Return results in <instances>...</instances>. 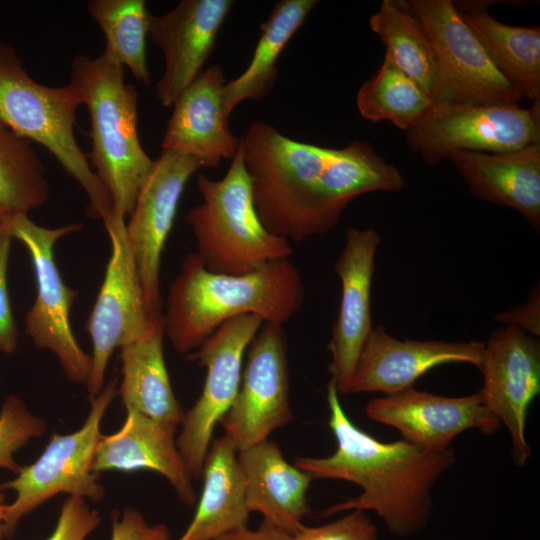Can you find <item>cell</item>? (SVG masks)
Instances as JSON below:
<instances>
[{
	"label": "cell",
	"instance_id": "cell-7",
	"mask_svg": "<svg viewBox=\"0 0 540 540\" xmlns=\"http://www.w3.org/2000/svg\"><path fill=\"white\" fill-rule=\"evenodd\" d=\"M118 386L119 376L113 374L102 390L90 399L88 416L78 430L54 434L32 464L22 467L14 479L0 484V490L15 493L13 502L7 507L6 538L13 536L26 515L59 494L93 501L104 497L105 489L98 481L93 463L103 436L101 422Z\"/></svg>",
	"mask_w": 540,
	"mask_h": 540
},
{
	"label": "cell",
	"instance_id": "cell-20",
	"mask_svg": "<svg viewBox=\"0 0 540 540\" xmlns=\"http://www.w3.org/2000/svg\"><path fill=\"white\" fill-rule=\"evenodd\" d=\"M226 83L222 68L211 65L179 95L167 122L162 150L191 156L207 168L235 156L240 139L229 129L230 113L223 97Z\"/></svg>",
	"mask_w": 540,
	"mask_h": 540
},
{
	"label": "cell",
	"instance_id": "cell-35",
	"mask_svg": "<svg viewBox=\"0 0 540 540\" xmlns=\"http://www.w3.org/2000/svg\"><path fill=\"white\" fill-rule=\"evenodd\" d=\"M12 238L0 230V352L12 354L17 349L18 329L14 320L8 292L7 273Z\"/></svg>",
	"mask_w": 540,
	"mask_h": 540
},
{
	"label": "cell",
	"instance_id": "cell-32",
	"mask_svg": "<svg viewBox=\"0 0 540 540\" xmlns=\"http://www.w3.org/2000/svg\"><path fill=\"white\" fill-rule=\"evenodd\" d=\"M46 427L45 420L29 411L20 397H6L0 407V469L16 475L22 466L15 454L30 440L42 436Z\"/></svg>",
	"mask_w": 540,
	"mask_h": 540
},
{
	"label": "cell",
	"instance_id": "cell-26",
	"mask_svg": "<svg viewBox=\"0 0 540 540\" xmlns=\"http://www.w3.org/2000/svg\"><path fill=\"white\" fill-rule=\"evenodd\" d=\"M498 70L522 98L540 99V28L511 26L488 12L489 2H454Z\"/></svg>",
	"mask_w": 540,
	"mask_h": 540
},
{
	"label": "cell",
	"instance_id": "cell-23",
	"mask_svg": "<svg viewBox=\"0 0 540 540\" xmlns=\"http://www.w3.org/2000/svg\"><path fill=\"white\" fill-rule=\"evenodd\" d=\"M476 197L519 212L540 228V142L507 153L455 151L448 158Z\"/></svg>",
	"mask_w": 540,
	"mask_h": 540
},
{
	"label": "cell",
	"instance_id": "cell-17",
	"mask_svg": "<svg viewBox=\"0 0 540 540\" xmlns=\"http://www.w3.org/2000/svg\"><path fill=\"white\" fill-rule=\"evenodd\" d=\"M366 415L396 429L403 440L430 450L450 448L452 440L468 429L490 435L501 423L477 392L448 397L412 388L368 402Z\"/></svg>",
	"mask_w": 540,
	"mask_h": 540
},
{
	"label": "cell",
	"instance_id": "cell-5",
	"mask_svg": "<svg viewBox=\"0 0 540 540\" xmlns=\"http://www.w3.org/2000/svg\"><path fill=\"white\" fill-rule=\"evenodd\" d=\"M196 185L202 202L187 212L185 221L208 271L240 276L291 257L289 241L270 233L258 217L240 145L223 178L200 174Z\"/></svg>",
	"mask_w": 540,
	"mask_h": 540
},
{
	"label": "cell",
	"instance_id": "cell-28",
	"mask_svg": "<svg viewBox=\"0 0 540 540\" xmlns=\"http://www.w3.org/2000/svg\"><path fill=\"white\" fill-rule=\"evenodd\" d=\"M387 55L429 95L436 80V58L430 38L409 1L384 0L369 19Z\"/></svg>",
	"mask_w": 540,
	"mask_h": 540
},
{
	"label": "cell",
	"instance_id": "cell-29",
	"mask_svg": "<svg viewBox=\"0 0 540 540\" xmlns=\"http://www.w3.org/2000/svg\"><path fill=\"white\" fill-rule=\"evenodd\" d=\"M88 13L101 28L106 44L104 53L144 85L151 84L146 58V38L151 14L144 0H92Z\"/></svg>",
	"mask_w": 540,
	"mask_h": 540
},
{
	"label": "cell",
	"instance_id": "cell-18",
	"mask_svg": "<svg viewBox=\"0 0 540 540\" xmlns=\"http://www.w3.org/2000/svg\"><path fill=\"white\" fill-rule=\"evenodd\" d=\"M232 6L231 0H182L164 15H151L149 35L165 60L155 85L156 97L164 107L172 106L203 72Z\"/></svg>",
	"mask_w": 540,
	"mask_h": 540
},
{
	"label": "cell",
	"instance_id": "cell-19",
	"mask_svg": "<svg viewBox=\"0 0 540 540\" xmlns=\"http://www.w3.org/2000/svg\"><path fill=\"white\" fill-rule=\"evenodd\" d=\"M484 342L398 340L382 326L373 327L359 355L348 393H383L386 396L413 387L430 369L446 363L478 367Z\"/></svg>",
	"mask_w": 540,
	"mask_h": 540
},
{
	"label": "cell",
	"instance_id": "cell-27",
	"mask_svg": "<svg viewBox=\"0 0 540 540\" xmlns=\"http://www.w3.org/2000/svg\"><path fill=\"white\" fill-rule=\"evenodd\" d=\"M315 0H282L261 25L260 37L246 70L226 83L224 104L231 114L245 100H261L271 91L278 74V58L316 5Z\"/></svg>",
	"mask_w": 540,
	"mask_h": 540
},
{
	"label": "cell",
	"instance_id": "cell-14",
	"mask_svg": "<svg viewBox=\"0 0 540 540\" xmlns=\"http://www.w3.org/2000/svg\"><path fill=\"white\" fill-rule=\"evenodd\" d=\"M483 375L478 392L485 406L508 430L517 466L531 456L525 428L528 409L540 392V342L514 326L493 330L484 342L477 367Z\"/></svg>",
	"mask_w": 540,
	"mask_h": 540
},
{
	"label": "cell",
	"instance_id": "cell-10",
	"mask_svg": "<svg viewBox=\"0 0 540 540\" xmlns=\"http://www.w3.org/2000/svg\"><path fill=\"white\" fill-rule=\"evenodd\" d=\"M410 149L428 165L455 151L507 153L540 142V99L518 103L432 106L406 131Z\"/></svg>",
	"mask_w": 540,
	"mask_h": 540
},
{
	"label": "cell",
	"instance_id": "cell-21",
	"mask_svg": "<svg viewBox=\"0 0 540 540\" xmlns=\"http://www.w3.org/2000/svg\"><path fill=\"white\" fill-rule=\"evenodd\" d=\"M126 412L121 428L100 439L94 457V472L151 470L168 480L183 504L194 505L193 477L176 444L177 427L136 411Z\"/></svg>",
	"mask_w": 540,
	"mask_h": 540
},
{
	"label": "cell",
	"instance_id": "cell-15",
	"mask_svg": "<svg viewBox=\"0 0 540 540\" xmlns=\"http://www.w3.org/2000/svg\"><path fill=\"white\" fill-rule=\"evenodd\" d=\"M201 167L202 164L191 156L162 150L153 160L126 222L127 237L152 316L162 314L161 257L178 203L189 178Z\"/></svg>",
	"mask_w": 540,
	"mask_h": 540
},
{
	"label": "cell",
	"instance_id": "cell-34",
	"mask_svg": "<svg viewBox=\"0 0 540 540\" xmlns=\"http://www.w3.org/2000/svg\"><path fill=\"white\" fill-rule=\"evenodd\" d=\"M101 521L100 513L85 498L68 496L61 505L54 530L45 540H86Z\"/></svg>",
	"mask_w": 540,
	"mask_h": 540
},
{
	"label": "cell",
	"instance_id": "cell-4",
	"mask_svg": "<svg viewBox=\"0 0 540 540\" xmlns=\"http://www.w3.org/2000/svg\"><path fill=\"white\" fill-rule=\"evenodd\" d=\"M70 83L89 112L90 165L114 214L126 219L153 164L138 136V92L124 81L123 67L104 52L96 58L76 56Z\"/></svg>",
	"mask_w": 540,
	"mask_h": 540
},
{
	"label": "cell",
	"instance_id": "cell-36",
	"mask_svg": "<svg viewBox=\"0 0 540 540\" xmlns=\"http://www.w3.org/2000/svg\"><path fill=\"white\" fill-rule=\"evenodd\" d=\"M110 540H171L165 524L150 525L145 517L133 507L111 513Z\"/></svg>",
	"mask_w": 540,
	"mask_h": 540
},
{
	"label": "cell",
	"instance_id": "cell-16",
	"mask_svg": "<svg viewBox=\"0 0 540 540\" xmlns=\"http://www.w3.org/2000/svg\"><path fill=\"white\" fill-rule=\"evenodd\" d=\"M381 236L373 228H349L334 269L341 282V298L327 346L331 381L339 394H348L363 345L373 329L371 287L375 255Z\"/></svg>",
	"mask_w": 540,
	"mask_h": 540
},
{
	"label": "cell",
	"instance_id": "cell-39",
	"mask_svg": "<svg viewBox=\"0 0 540 540\" xmlns=\"http://www.w3.org/2000/svg\"><path fill=\"white\" fill-rule=\"evenodd\" d=\"M8 503L6 502V495L3 490H0V540L6 538L5 518L7 512Z\"/></svg>",
	"mask_w": 540,
	"mask_h": 540
},
{
	"label": "cell",
	"instance_id": "cell-3",
	"mask_svg": "<svg viewBox=\"0 0 540 540\" xmlns=\"http://www.w3.org/2000/svg\"><path fill=\"white\" fill-rule=\"evenodd\" d=\"M304 296L301 275L290 258L233 276L208 271L191 252L169 287L165 336L176 352L188 355L234 317L251 314L284 325L300 310Z\"/></svg>",
	"mask_w": 540,
	"mask_h": 540
},
{
	"label": "cell",
	"instance_id": "cell-31",
	"mask_svg": "<svg viewBox=\"0 0 540 540\" xmlns=\"http://www.w3.org/2000/svg\"><path fill=\"white\" fill-rule=\"evenodd\" d=\"M49 197L44 167L31 141L0 119V209L7 216L42 207Z\"/></svg>",
	"mask_w": 540,
	"mask_h": 540
},
{
	"label": "cell",
	"instance_id": "cell-1",
	"mask_svg": "<svg viewBox=\"0 0 540 540\" xmlns=\"http://www.w3.org/2000/svg\"><path fill=\"white\" fill-rule=\"evenodd\" d=\"M240 148L260 221L287 241L326 234L355 198L400 191L405 185L401 172L367 141L321 147L254 121L240 138Z\"/></svg>",
	"mask_w": 540,
	"mask_h": 540
},
{
	"label": "cell",
	"instance_id": "cell-22",
	"mask_svg": "<svg viewBox=\"0 0 540 540\" xmlns=\"http://www.w3.org/2000/svg\"><path fill=\"white\" fill-rule=\"evenodd\" d=\"M237 460L249 512L260 513L263 521L291 535L301 529L310 512L307 491L313 478L288 463L269 439L239 450Z\"/></svg>",
	"mask_w": 540,
	"mask_h": 540
},
{
	"label": "cell",
	"instance_id": "cell-30",
	"mask_svg": "<svg viewBox=\"0 0 540 540\" xmlns=\"http://www.w3.org/2000/svg\"><path fill=\"white\" fill-rule=\"evenodd\" d=\"M356 104L366 120H387L405 131L432 107L425 90L387 55L378 71L358 90Z\"/></svg>",
	"mask_w": 540,
	"mask_h": 540
},
{
	"label": "cell",
	"instance_id": "cell-8",
	"mask_svg": "<svg viewBox=\"0 0 540 540\" xmlns=\"http://www.w3.org/2000/svg\"><path fill=\"white\" fill-rule=\"evenodd\" d=\"M5 230L28 251L36 281V298L26 313L24 328L32 343L52 352L66 377L87 385L91 356L79 345L70 323V311L77 292L66 286L55 262L54 248L64 236L82 228L80 223L47 228L26 214L9 216Z\"/></svg>",
	"mask_w": 540,
	"mask_h": 540
},
{
	"label": "cell",
	"instance_id": "cell-6",
	"mask_svg": "<svg viewBox=\"0 0 540 540\" xmlns=\"http://www.w3.org/2000/svg\"><path fill=\"white\" fill-rule=\"evenodd\" d=\"M81 97L71 84L50 87L35 81L15 49L0 43V119L17 135L44 146L85 191L88 214L104 223L111 200L75 136Z\"/></svg>",
	"mask_w": 540,
	"mask_h": 540
},
{
	"label": "cell",
	"instance_id": "cell-2",
	"mask_svg": "<svg viewBox=\"0 0 540 540\" xmlns=\"http://www.w3.org/2000/svg\"><path fill=\"white\" fill-rule=\"evenodd\" d=\"M329 426L336 451L327 457H296L294 465L314 479H339L362 493L322 511L321 516L372 510L397 536L423 529L431 512V490L455 461L453 449L430 450L403 439L384 443L358 428L345 413L339 393L327 386Z\"/></svg>",
	"mask_w": 540,
	"mask_h": 540
},
{
	"label": "cell",
	"instance_id": "cell-24",
	"mask_svg": "<svg viewBox=\"0 0 540 540\" xmlns=\"http://www.w3.org/2000/svg\"><path fill=\"white\" fill-rule=\"evenodd\" d=\"M164 338L163 314H160L141 336L120 348L122 380L117 394L126 411H136L178 427L185 413L169 379Z\"/></svg>",
	"mask_w": 540,
	"mask_h": 540
},
{
	"label": "cell",
	"instance_id": "cell-12",
	"mask_svg": "<svg viewBox=\"0 0 540 540\" xmlns=\"http://www.w3.org/2000/svg\"><path fill=\"white\" fill-rule=\"evenodd\" d=\"M263 323L251 314L229 319L187 355L189 360L207 370L202 392L185 413L176 439L180 455L193 478L202 475L214 427L238 392L243 356Z\"/></svg>",
	"mask_w": 540,
	"mask_h": 540
},
{
	"label": "cell",
	"instance_id": "cell-40",
	"mask_svg": "<svg viewBox=\"0 0 540 540\" xmlns=\"http://www.w3.org/2000/svg\"><path fill=\"white\" fill-rule=\"evenodd\" d=\"M7 217L9 216H7L6 213L0 209V230L4 228Z\"/></svg>",
	"mask_w": 540,
	"mask_h": 540
},
{
	"label": "cell",
	"instance_id": "cell-38",
	"mask_svg": "<svg viewBox=\"0 0 540 540\" xmlns=\"http://www.w3.org/2000/svg\"><path fill=\"white\" fill-rule=\"evenodd\" d=\"M292 535L282 529L262 521L257 529L246 525L233 529L214 540H291Z\"/></svg>",
	"mask_w": 540,
	"mask_h": 540
},
{
	"label": "cell",
	"instance_id": "cell-37",
	"mask_svg": "<svg viewBox=\"0 0 540 540\" xmlns=\"http://www.w3.org/2000/svg\"><path fill=\"white\" fill-rule=\"evenodd\" d=\"M494 319L503 326H514L531 336L538 337L540 335L539 285L533 287L524 304L499 312Z\"/></svg>",
	"mask_w": 540,
	"mask_h": 540
},
{
	"label": "cell",
	"instance_id": "cell-9",
	"mask_svg": "<svg viewBox=\"0 0 540 540\" xmlns=\"http://www.w3.org/2000/svg\"><path fill=\"white\" fill-rule=\"evenodd\" d=\"M432 43V106L518 103L522 96L498 70L451 0H411Z\"/></svg>",
	"mask_w": 540,
	"mask_h": 540
},
{
	"label": "cell",
	"instance_id": "cell-25",
	"mask_svg": "<svg viewBox=\"0 0 540 540\" xmlns=\"http://www.w3.org/2000/svg\"><path fill=\"white\" fill-rule=\"evenodd\" d=\"M237 452L226 435L212 439L203 464V488L196 512L176 540H214L247 524L250 512Z\"/></svg>",
	"mask_w": 540,
	"mask_h": 540
},
{
	"label": "cell",
	"instance_id": "cell-11",
	"mask_svg": "<svg viewBox=\"0 0 540 540\" xmlns=\"http://www.w3.org/2000/svg\"><path fill=\"white\" fill-rule=\"evenodd\" d=\"M104 226L111 254L85 326L92 344L91 373L86 385L89 399L104 387L114 350L141 336L156 317L150 314L146 305L125 219L113 214Z\"/></svg>",
	"mask_w": 540,
	"mask_h": 540
},
{
	"label": "cell",
	"instance_id": "cell-13",
	"mask_svg": "<svg viewBox=\"0 0 540 540\" xmlns=\"http://www.w3.org/2000/svg\"><path fill=\"white\" fill-rule=\"evenodd\" d=\"M287 350L283 325L265 322L248 347L238 392L218 422L237 451L293 419Z\"/></svg>",
	"mask_w": 540,
	"mask_h": 540
},
{
	"label": "cell",
	"instance_id": "cell-33",
	"mask_svg": "<svg viewBox=\"0 0 540 540\" xmlns=\"http://www.w3.org/2000/svg\"><path fill=\"white\" fill-rule=\"evenodd\" d=\"M377 528L363 510L353 509L340 519L317 527L303 526L291 540H376Z\"/></svg>",
	"mask_w": 540,
	"mask_h": 540
}]
</instances>
